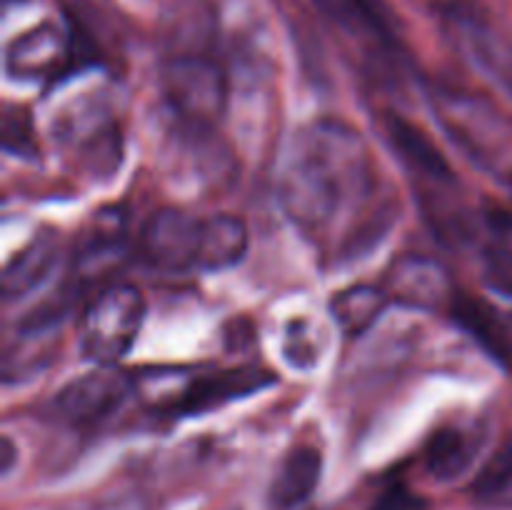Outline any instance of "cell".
Returning a JSON list of instances; mask_svg holds the SVG:
<instances>
[{"mask_svg":"<svg viewBox=\"0 0 512 510\" xmlns=\"http://www.w3.org/2000/svg\"><path fill=\"white\" fill-rule=\"evenodd\" d=\"M13 460H15V448H13V440L10 438H3V475L10 473V468H13Z\"/></svg>","mask_w":512,"mask_h":510,"instance_id":"21","label":"cell"},{"mask_svg":"<svg viewBox=\"0 0 512 510\" xmlns=\"http://www.w3.org/2000/svg\"><path fill=\"white\" fill-rule=\"evenodd\" d=\"M70 40L63 38L58 28H35L15 40L8 50V70L15 78L23 80H45L60 75V70L68 65Z\"/></svg>","mask_w":512,"mask_h":510,"instance_id":"10","label":"cell"},{"mask_svg":"<svg viewBox=\"0 0 512 510\" xmlns=\"http://www.w3.org/2000/svg\"><path fill=\"white\" fill-rule=\"evenodd\" d=\"M133 393V378L115 365H100L93 373L70 380L58 390L55 413L73 425H95L110 418Z\"/></svg>","mask_w":512,"mask_h":510,"instance_id":"5","label":"cell"},{"mask_svg":"<svg viewBox=\"0 0 512 510\" xmlns=\"http://www.w3.org/2000/svg\"><path fill=\"white\" fill-rule=\"evenodd\" d=\"M480 445H483V435L478 430L465 428V425H445L435 430L425 443V468L435 480H443V483L458 480L475 463Z\"/></svg>","mask_w":512,"mask_h":510,"instance_id":"12","label":"cell"},{"mask_svg":"<svg viewBox=\"0 0 512 510\" xmlns=\"http://www.w3.org/2000/svg\"><path fill=\"white\" fill-rule=\"evenodd\" d=\"M273 383L275 375L270 370L258 368V365H240V368L205 373L190 380L165 410L175 418H180V415H203L215 408H223L233 400L245 398V395L258 393V390L268 388Z\"/></svg>","mask_w":512,"mask_h":510,"instance_id":"6","label":"cell"},{"mask_svg":"<svg viewBox=\"0 0 512 510\" xmlns=\"http://www.w3.org/2000/svg\"><path fill=\"white\" fill-rule=\"evenodd\" d=\"M205 215L180 208H160L140 228L138 255L160 273L203 270Z\"/></svg>","mask_w":512,"mask_h":510,"instance_id":"4","label":"cell"},{"mask_svg":"<svg viewBox=\"0 0 512 510\" xmlns=\"http://www.w3.org/2000/svg\"><path fill=\"white\" fill-rule=\"evenodd\" d=\"M378 185L373 153L353 125L335 118L310 123L295 135L283 170L280 203L298 228L325 235L343 215H355Z\"/></svg>","mask_w":512,"mask_h":510,"instance_id":"1","label":"cell"},{"mask_svg":"<svg viewBox=\"0 0 512 510\" xmlns=\"http://www.w3.org/2000/svg\"><path fill=\"white\" fill-rule=\"evenodd\" d=\"M470 490L478 503L512 508V440L483 465Z\"/></svg>","mask_w":512,"mask_h":510,"instance_id":"19","label":"cell"},{"mask_svg":"<svg viewBox=\"0 0 512 510\" xmlns=\"http://www.w3.org/2000/svg\"><path fill=\"white\" fill-rule=\"evenodd\" d=\"M450 315L463 330H468L490 355L508 360L512 355V315L490 303L455 293L450 298Z\"/></svg>","mask_w":512,"mask_h":510,"instance_id":"11","label":"cell"},{"mask_svg":"<svg viewBox=\"0 0 512 510\" xmlns=\"http://www.w3.org/2000/svg\"><path fill=\"white\" fill-rule=\"evenodd\" d=\"M315 5L348 38L380 53L398 48L393 20L383 0H315Z\"/></svg>","mask_w":512,"mask_h":510,"instance_id":"8","label":"cell"},{"mask_svg":"<svg viewBox=\"0 0 512 510\" xmlns=\"http://www.w3.org/2000/svg\"><path fill=\"white\" fill-rule=\"evenodd\" d=\"M160 93L188 128L210 130L228 105V78L208 48L168 50L160 63Z\"/></svg>","mask_w":512,"mask_h":510,"instance_id":"2","label":"cell"},{"mask_svg":"<svg viewBox=\"0 0 512 510\" xmlns=\"http://www.w3.org/2000/svg\"><path fill=\"white\" fill-rule=\"evenodd\" d=\"M370 510H430V505L428 500L420 498L405 485H390L388 490L380 493V498L375 500Z\"/></svg>","mask_w":512,"mask_h":510,"instance_id":"20","label":"cell"},{"mask_svg":"<svg viewBox=\"0 0 512 510\" xmlns=\"http://www.w3.org/2000/svg\"><path fill=\"white\" fill-rule=\"evenodd\" d=\"M323 473V455L313 445H295L280 463L270 483V503L278 510H293L315 493Z\"/></svg>","mask_w":512,"mask_h":510,"instance_id":"13","label":"cell"},{"mask_svg":"<svg viewBox=\"0 0 512 510\" xmlns=\"http://www.w3.org/2000/svg\"><path fill=\"white\" fill-rule=\"evenodd\" d=\"M58 138L78 155L90 170L110 175L120 163V130L113 115L103 108L80 105L75 113L63 115Z\"/></svg>","mask_w":512,"mask_h":510,"instance_id":"7","label":"cell"},{"mask_svg":"<svg viewBox=\"0 0 512 510\" xmlns=\"http://www.w3.org/2000/svg\"><path fill=\"white\" fill-rule=\"evenodd\" d=\"M388 298L390 295L383 288H375V285H355V288L343 290L333 300L335 323L340 325L345 335L355 338L378 320Z\"/></svg>","mask_w":512,"mask_h":510,"instance_id":"16","label":"cell"},{"mask_svg":"<svg viewBox=\"0 0 512 510\" xmlns=\"http://www.w3.org/2000/svg\"><path fill=\"white\" fill-rule=\"evenodd\" d=\"M248 250V228L238 215H205L203 273L233 268Z\"/></svg>","mask_w":512,"mask_h":510,"instance_id":"14","label":"cell"},{"mask_svg":"<svg viewBox=\"0 0 512 510\" xmlns=\"http://www.w3.org/2000/svg\"><path fill=\"white\" fill-rule=\"evenodd\" d=\"M58 260V245L50 235H40L28 248L20 250L3 270V295L8 300L38 288Z\"/></svg>","mask_w":512,"mask_h":510,"instance_id":"15","label":"cell"},{"mask_svg":"<svg viewBox=\"0 0 512 510\" xmlns=\"http://www.w3.org/2000/svg\"><path fill=\"white\" fill-rule=\"evenodd\" d=\"M440 270L425 260H410L398 268V273L390 275L395 285V295L410 305H435L440 295H448Z\"/></svg>","mask_w":512,"mask_h":510,"instance_id":"18","label":"cell"},{"mask_svg":"<svg viewBox=\"0 0 512 510\" xmlns=\"http://www.w3.org/2000/svg\"><path fill=\"white\" fill-rule=\"evenodd\" d=\"M490 225L495 238L483 250V280L490 290L512 298V218L495 213Z\"/></svg>","mask_w":512,"mask_h":510,"instance_id":"17","label":"cell"},{"mask_svg":"<svg viewBox=\"0 0 512 510\" xmlns=\"http://www.w3.org/2000/svg\"><path fill=\"white\" fill-rule=\"evenodd\" d=\"M145 320V295L130 283L100 290L80 318V350L88 360L115 365L135 345Z\"/></svg>","mask_w":512,"mask_h":510,"instance_id":"3","label":"cell"},{"mask_svg":"<svg viewBox=\"0 0 512 510\" xmlns=\"http://www.w3.org/2000/svg\"><path fill=\"white\" fill-rule=\"evenodd\" d=\"M385 133H388V140L395 153H398V158L403 160V165L415 178H423L425 183L438 185V188L455 185L450 163L440 153L438 145L433 143V138L423 133L418 125L400 118V115H390L385 120Z\"/></svg>","mask_w":512,"mask_h":510,"instance_id":"9","label":"cell"}]
</instances>
